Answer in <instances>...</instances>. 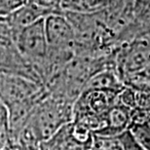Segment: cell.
Wrapping results in <instances>:
<instances>
[{"instance_id":"cell-2","label":"cell","mask_w":150,"mask_h":150,"mask_svg":"<svg viewBox=\"0 0 150 150\" xmlns=\"http://www.w3.org/2000/svg\"><path fill=\"white\" fill-rule=\"evenodd\" d=\"M48 95L42 84L16 74L0 73V101L9 107L31 100H42Z\"/></svg>"},{"instance_id":"cell-6","label":"cell","mask_w":150,"mask_h":150,"mask_svg":"<svg viewBox=\"0 0 150 150\" xmlns=\"http://www.w3.org/2000/svg\"><path fill=\"white\" fill-rule=\"evenodd\" d=\"M93 145L87 144L75 137L72 122L64 126L49 139L41 142L40 150H90Z\"/></svg>"},{"instance_id":"cell-1","label":"cell","mask_w":150,"mask_h":150,"mask_svg":"<svg viewBox=\"0 0 150 150\" xmlns=\"http://www.w3.org/2000/svg\"><path fill=\"white\" fill-rule=\"evenodd\" d=\"M73 105L64 98L47 95L32 110L26 126L41 142L49 139L57 132L73 120Z\"/></svg>"},{"instance_id":"cell-4","label":"cell","mask_w":150,"mask_h":150,"mask_svg":"<svg viewBox=\"0 0 150 150\" xmlns=\"http://www.w3.org/2000/svg\"><path fill=\"white\" fill-rule=\"evenodd\" d=\"M44 26L49 49L74 53L75 31L64 14H53L45 18Z\"/></svg>"},{"instance_id":"cell-9","label":"cell","mask_w":150,"mask_h":150,"mask_svg":"<svg viewBox=\"0 0 150 150\" xmlns=\"http://www.w3.org/2000/svg\"><path fill=\"white\" fill-rule=\"evenodd\" d=\"M130 133L143 150H150V120L134 124Z\"/></svg>"},{"instance_id":"cell-8","label":"cell","mask_w":150,"mask_h":150,"mask_svg":"<svg viewBox=\"0 0 150 150\" xmlns=\"http://www.w3.org/2000/svg\"><path fill=\"white\" fill-rule=\"evenodd\" d=\"M106 1H61L59 8L62 13L74 14H97L108 6Z\"/></svg>"},{"instance_id":"cell-7","label":"cell","mask_w":150,"mask_h":150,"mask_svg":"<svg viewBox=\"0 0 150 150\" xmlns=\"http://www.w3.org/2000/svg\"><path fill=\"white\" fill-rule=\"evenodd\" d=\"M123 88L124 84L117 74L115 68L109 67L93 75L86 83L83 91H103L120 94Z\"/></svg>"},{"instance_id":"cell-5","label":"cell","mask_w":150,"mask_h":150,"mask_svg":"<svg viewBox=\"0 0 150 150\" xmlns=\"http://www.w3.org/2000/svg\"><path fill=\"white\" fill-rule=\"evenodd\" d=\"M0 73L21 75L42 84L33 67L23 58L13 42L0 41Z\"/></svg>"},{"instance_id":"cell-3","label":"cell","mask_w":150,"mask_h":150,"mask_svg":"<svg viewBox=\"0 0 150 150\" xmlns=\"http://www.w3.org/2000/svg\"><path fill=\"white\" fill-rule=\"evenodd\" d=\"M15 46L22 57L32 67L40 64L46 58L48 47L44 19L32 23L15 35Z\"/></svg>"}]
</instances>
